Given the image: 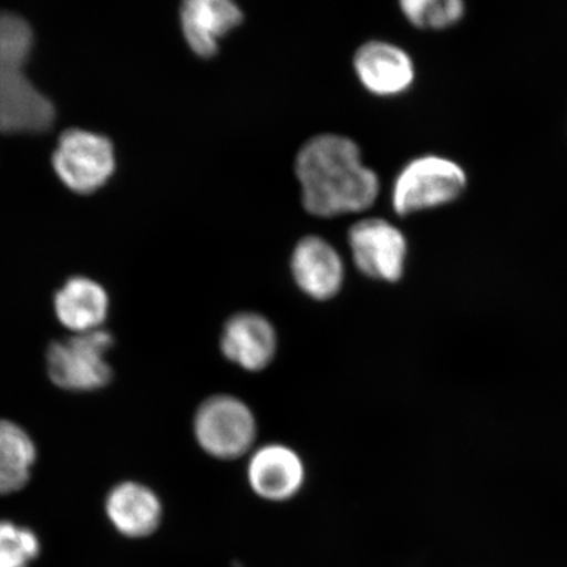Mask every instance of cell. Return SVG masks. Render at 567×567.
<instances>
[{
	"label": "cell",
	"instance_id": "1",
	"mask_svg": "<svg viewBox=\"0 0 567 567\" xmlns=\"http://www.w3.org/2000/svg\"><path fill=\"white\" fill-rule=\"evenodd\" d=\"M295 173L305 210L319 218L368 210L380 194L379 176L364 165L359 145L340 134H318L305 142Z\"/></svg>",
	"mask_w": 567,
	"mask_h": 567
},
{
	"label": "cell",
	"instance_id": "2",
	"mask_svg": "<svg viewBox=\"0 0 567 567\" xmlns=\"http://www.w3.org/2000/svg\"><path fill=\"white\" fill-rule=\"evenodd\" d=\"M467 177L464 168L441 155H422L410 161L396 175L392 205L395 215L406 217L443 207L463 195Z\"/></svg>",
	"mask_w": 567,
	"mask_h": 567
},
{
	"label": "cell",
	"instance_id": "3",
	"mask_svg": "<svg viewBox=\"0 0 567 567\" xmlns=\"http://www.w3.org/2000/svg\"><path fill=\"white\" fill-rule=\"evenodd\" d=\"M109 331L83 332L49 347L47 367L56 386L71 392H92L104 388L112 379L106 352L112 349Z\"/></svg>",
	"mask_w": 567,
	"mask_h": 567
},
{
	"label": "cell",
	"instance_id": "4",
	"mask_svg": "<svg viewBox=\"0 0 567 567\" xmlns=\"http://www.w3.org/2000/svg\"><path fill=\"white\" fill-rule=\"evenodd\" d=\"M198 445L219 460H236L250 452L258 435L257 417L243 400L228 394L210 396L194 422Z\"/></svg>",
	"mask_w": 567,
	"mask_h": 567
},
{
	"label": "cell",
	"instance_id": "5",
	"mask_svg": "<svg viewBox=\"0 0 567 567\" xmlns=\"http://www.w3.org/2000/svg\"><path fill=\"white\" fill-rule=\"evenodd\" d=\"M52 161L61 182L82 195L103 187L116 167L112 142L101 134L82 130L61 134Z\"/></svg>",
	"mask_w": 567,
	"mask_h": 567
},
{
	"label": "cell",
	"instance_id": "6",
	"mask_svg": "<svg viewBox=\"0 0 567 567\" xmlns=\"http://www.w3.org/2000/svg\"><path fill=\"white\" fill-rule=\"evenodd\" d=\"M349 245L354 266L367 278L399 282L405 274L408 239L386 219L367 218L352 225Z\"/></svg>",
	"mask_w": 567,
	"mask_h": 567
},
{
	"label": "cell",
	"instance_id": "7",
	"mask_svg": "<svg viewBox=\"0 0 567 567\" xmlns=\"http://www.w3.org/2000/svg\"><path fill=\"white\" fill-rule=\"evenodd\" d=\"M358 80L380 97L405 94L415 81V66L406 51L386 41H368L353 56Z\"/></svg>",
	"mask_w": 567,
	"mask_h": 567
},
{
	"label": "cell",
	"instance_id": "8",
	"mask_svg": "<svg viewBox=\"0 0 567 567\" xmlns=\"http://www.w3.org/2000/svg\"><path fill=\"white\" fill-rule=\"evenodd\" d=\"M290 272L301 292L316 301L334 299L346 278L342 257L329 240L318 236H307L297 243L290 257Z\"/></svg>",
	"mask_w": 567,
	"mask_h": 567
},
{
	"label": "cell",
	"instance_id": "9",
	"mask_svg": "<svg viewBox=\"0 0 567 567\" xmlns=\"http://www.w3.org/2000/svg\"><path fill=\"white\" fill-rule=\"evenodd\" d=\"M251 491L268 502H286L302 491L307 480L303 460L288 445L275 443L260 446L247 465Z\"/></svg>",
	"mask_w": 567,
	"mask_h": 567
},
{
	"label": "cell",
	"instance_id": "10",
	"mask_svg": "<svg viewBox=\"0 0 567 567\" xmlns=\"http://www.w3.org/2000/svg\"><path fill=\"white\" fill-rule=\"evenodd\" d=\"M278 349V332L265 316L244 311L230 317L224 326V357L245 371H265L272 364Z\"/></svg>",
	"mask_w": 567,
	"mask_h": 567
},
{
	"label": "cell",
	"instance_id": "11",
	"mask_svg": "<svg viewBox=\"0 0 567 567\" xmlns=\"http://www.w3.org/2000/svg\"><path fill=\"white\" fill-rule=\"evenodd\" d=\"M54 120L53 103L21 71L0 70V132H47Z\"/></svg>",
	"mask_w": 567,
	"mask_h": 567
},
{
	"label": "cell",
	"instance_id": "12",
	"mask_svg": "<svg viewBox=\"0 0 567 567\" xmlns=\"http://www.w3.org/2000/svg\"><path fill=\"white\" fill-rule=\"evenodd\" d=\"M244 11L230 0H188L182 4L184 38L202 59L218 53V42L244 23Z\"/></svg>",
	"mask_w": 567,
	"mask_h": 567
},
{
	"label": "cell",
	"instance_id": "13",
	"mask_svg": "<svg viewBox=\"0 0 567 567\" xmlns=\"http://www.w3.org/2000/svg\"><path fill=\"white\" fill-rule=\"evenodd\" d=\"M105 512L120 534L140 538L157 530L162 505L151 488L136 482H123L106 496Z\"/></svg>",
	"mask_w": 567,
	"mask_h": 567
},
{
	"label": "cell",
	"instance_id": "14",
	"mask_svg": "<svg viewBox=\"0 0 567 567\" xmlns=\"http://www.w3.org/2000/svg\"><path fill=\"white\" fill-rule=\"evenodd\" d=\"M109 307L104 288L81 276L70 279L54 297L56 318L76 334L99 330L109 315Z\"/></svg>",
	"mask_w": 567,
	"mask_h": 567
},
{
	"label": "cell",
	"instance_id": "15",
	"mask_svg": "<svg viewBox=\"0 0 567 567\" xmlns=\"http://www.w3.org/2000/svg\"><path fill=\"white\" fill-rule=\"evenodd\" d=\"M35 446L17 423L0 420V495L17 493L31 478Z\"/></svg>",
	"mask_w": 567,
	"mask_h": 567
},
{
	"label": "cell",
	"instance_id": "16",
	"mask_svg": "<svg viewBox=\"0 0 567 567\" xmlns=\"http://www.w3.org/2000/svg\"><path fill=\"white\" fill-rule=\"evenodd\" d=\"M32 48L31 25L16 13L0 12V70L21 71Z\"/></svg>",
	"mask_w": 567,
	"mask_h": 567
},
{
	"label": "cell",
	"instance_id": "17",
	"mask_svg": "<svg viewBox=\"0 0 567 567\" xmlns=\"http://www.w3.org/2000/svg\"><path fill=\"white\" fill-rule=\"evenodd\" d=\"M400 9L410 24L424 31L446 30L458 23L465 13L460 0H405Z\"/></svg>",
	"mask_w": 567,
	"mask_h": 567
},
{
	"label": "cell",
	"instance_id": "18",
	"mask_svg": "<svg viewBox=\"0 0 567 567\" xmlns=\"http://www.w3.org/2000/svg\"><path fill=\"white\" fill-rule=\"evenodd\" d=\"M40 555V542L30 528L0 520V567H30Z\"/></svg>",
	"mask_w": 567,
	"mask_h": 567
}]
</instances>
